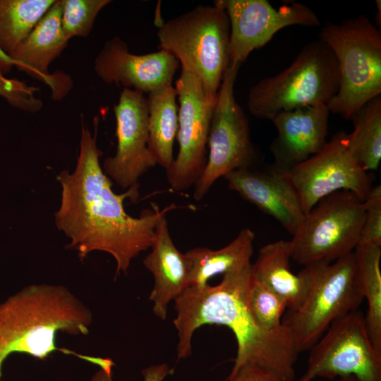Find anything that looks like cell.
<instances>
[{
    "label": "cell",
    "instance_id": "obj_27",
    "mask_svg": "<svg viewBox=\"0 0 381 381\" xmlns=\"http://www.w3.org/2000/svg\"><path fill=\"white\" fill-rule=\"evenodd\" d=\"M249 302L258 322L266 329L279 327L287 308L285 301L266 285L253 277L249 287Z\"/></svg>",
    "mask_w": 381,
    "mask_h": 381
},
{
    "label": "cell",
    "instance_id": "obj_6",
    "mask_svg": "<svg viewBox=\"0 0 381 381\" xmlns=\"http://www.w3.org/2000/svg\"><path fill=\"white\" fill-rule=\"evenodd\" d=\"M320 39L333 52L340 82L327 105L329 111L351 119L362 106L381 95V33L365 15L340 23H327Z\"/></svg>",
    "mask_w": 381,
    "mask_h": 381
},
{
    "label": "cell",
    "instance_id": "obj_33",
    "mask_svg": "<svg viewBox=\"0 0 381 381\" xmlns=\"http://www.w3.org/2000/svg\"><path fill=\"white\" fill-rule=\"evenodd\" d=\"M377 13H376V23L377 28L380 27L381 25V1L380 0H376Z\"/></svg>",
    "mask_w": 381,
    "mask_h": 381
},
{
    "label": "cell",
    "instance_id": "obj_16",
    "mask_svg": "<svg viewBox=\"0 0 381 381\" xmlns=\"http://www.w3.org/2000/svg\"><path fill=\"white\" fill-rule=\"evenodd\" d=\"M223 178L231 190L275 219L291 235L294 234L305 214L287 171L271 164L262 169L235 170Z\"/></svg>",
    "mask_w": 381,
    "mask_h": 381
},
{
    "label": "cell",
    "instance_id": "obj_29",
    "mask_svg": "<svg viewBox=\"0 0 381 381\" xmlns=\"http://www.w3.org/2000/svg\"><path fill=\"white\" fill-rule=\"evenodd\" d=\"M364 219L359 244L381 247V186H373L363 201Z\"/></svg>",
    "mask_w": 381,
    "mask_h": 381
},
{
    "label": "cell",
    "instance_id": "obj_23",
    "mask_svg": "<svg viewBox=\"0 0 381 381\" xmlns=\"http://www.w3.org/2000/svg\"><path fill=\"white\" fill-rule=\"evenodd\" d=\"M354 252L363 299L368 303L364 315L367 332L373 346L381 353V247L359 244Z\"/></svg>",
    "mask_w": 381,
    "mask_h": 381
},
{
    "label": "cell",
    "instance_id": "obj_9",
    "mask_svg": "<svg viewBox=\"0 0 381 381\" xmlns=\"http://www.w3.org/2000/svg\"><path fill=\"white\" fill-rule=\"evenodd\" d=\"M240 64H229L217 92L209 132V155L195 183L193 198L201 200L215 181L226 174L257 167L261 154L253 144L248 119L234 96Z\"/></svg>",
    "mask_w": 381,
    "mask_h": 381
},
{
    "label": "cell",
    "instance_id": "obj_12",
    "mask_svg": "<svg viewBox=\"0 0 381 381\" xmlns=\"http://www.w3.org/2000/svg\"><path fill=\"white\" fill-rule=\"evenodd\" d=\"M347 134L337 132L320 152L287 171L304 214L337 191H350L363 202L373 187L370 174L348 148Z\"/></svg>",
    "mask_w": 381,
    "mask_h": 381
},
{
    "label": "cell",
    "instance_id": "obj_19",
    "mask_svg": "<svg viewBox=\"0 0 381 381\" xmlns=\"http://www.w3.org/2000/svg\"><path fill=\"white\" fill-rule=\"evenodd\" d=\"M176 207H165L155 229L152 251L143 260L144 266L152 274L154 286L149 299L153 303L155 315L162 320L167 318V306L190 284L191 262L186 253L180 252L170 236L167 212Z\"/></svg>",
    "mask_w": 381,
    "mask_h": 381
},
{
    "label": "cell",
    "instance_id": "obj_18",
    "mask_svg": "<svg viewBox=\"0 0 381 381\" xmlns=\"http://www.w3.org/2000/svg\"><path fill=\"white\" fill-rule=\"evenodd\" d=\"M329 110L327 105L281 111L270 121L277 136L270 150L279 169L288 171L320 152L327 143Z\"/></svg>",
    "mask_w": 381,
    "mask_h": 381
},
{
    "label": "cell",
    "instance_id": "obj_3",
    "mask_svg": "<svg viewBox=\"0 0 381 381\" xmlns=\"http://www.w3.org/2000/svg\"><path fill=\"white\" fill-rule=\"evenodd\" d=\"M92 315L66 287L47 284L23 287L0 303V379L13 353L39 359L62 351L99 366L102 358L78 354L56 346V334H87Z\"/></svg>",
    "mask_w": 381,
    "mask_h": 381
},
{
    "label": "cell",
    "instance_id": "obj_2",
    "mask_svg": "<svg viewBox=\"0 0 381 381\" xmlns=\"http://www.w3.org/2000/svg\"><path fill=\"white\" fill-rule=\"evenodd\" d=\"M252 263L247 262L223 274L219 284L188 286L175 300L178 360L192 353V337L204 325L227 327L234 333L237 351L228 379L246 365L267 370L283 381L295 377L297 351L289 330L282 324L268 330L255 319L249 302Z\"/></svg>",
    "mask_w": 381,
    "mask_h": 381
},
{
    "label": "cell",
    "instance_id": "obj_14",
    "mask_svg": "<svg viewBox=\"0 0 381 381\" xmlns=\"http://www.w3.org/2000/svg\"><path fill=\"white\" fill-rule=\"evenodd\" d=\"M114 112L116 150L105 159L102 169L111 180L128 189L138 185L140 178L157 164L147 147V97L140 92L123 88Z\"/></svg>",
    "mask_w": 381,
    "mask_h": 381
},
{
    "label": "cell",
    "instance_id": "obj_17",
    "mask_svg": "<svg viewBox=\"0 0 381 381\" xmlns=\"http://www.w3.org/2000/svg\"><path fill=\"white\" fill-rule=\"evenodd\" d=\"M62 8V0H56L28 37L8 55L19 70L47 85L54 100L64 97L73 84L68 75L49 71L51 63L68 42L61 26Z\"/></svg>",
    "mask_w": 381,
    "mask_h": 381
},
{
    "label": "cell",
    "instance_id": "obj_15",
    "mask_svg": "<svg viewBox=\"0 0 381 381\" xmlns=\"http://www.w3.org/2000/svg\"><path fill=\"white\" fill-rule=\"evenodd\" d=\"M179 64L178 59L164 49L141 55L131 53L126 42L114 36L96 56L94 69L105 83L148 94L172 83Z\"/></svg>",
    "mask_w": 381,
    "mask_h": 381
},
{
    "label": "cell",
    "instance_id": "obj_34",
    "mask_svg": "<svg viewBox=\"0 0 381 381\" xmlns=\"http://www.w3.org/2000/svg\"><path fill=\"white\" fill-rule=\"evenodd\" d=\"M337 381H356V380L353 376H346L339 377Z\"/></svg>",
    "mask_w": 381,
    "mask_h": 381
},
{
    "label": "cell",
    "instance_id": "obj_24",
    "mask_svg": "<svg viewBox=\"0 0 381 381\" xmlns=\"http://www.w3.org/2000/svg\"><path fill=\"white\" fill-rule=\"evenodd\" d=\"M351 120L353 131L347 134L350 152L367 171L377 170L381 160V95L366 102Z\"/></svg>",
    "mask_w": 381,
    "mask_h": 381
},
{
    "label": "cell",
    "instance_id": "obj_21",
    "mask_svg": "<svg viewBox=\"0 0 381 381\" xmlns=\"http://www.w3.org/2000/svg\"><path fill=\"white\" fill-rule=\"evenodd\" d=\"M177 92L172 83L148 93L147 147L157 164L168 169L174 158V143L178 131Z\"/></svg>",
    "mask_w": 381,
    "mask_h": 381
},
{
    "label": "cell",
    "instance_id": "obj_4",
    "mask_svg": "<svg viewBox=\"0 0 381 381\" xmlns=\"http://www.w3.org/2000/svg\"><path fill=\"white\" fill-rule=\"evenodd\" d=\"M339 82L335 56L319 38L305 45L289 67L252 86L248 108L254 117L270 120L281 111L327 105Z\"/></svg>",
    "mask_w": 381,
    "mask_h": 381
},
{
    "label": "cell",
    "instance_id": "obj_32",
    "mask_svg": "<svg viewBox=\"0 0 381 381\" xmlns=\"http://www.w3.org/2000/svg\"><path fill=\"white\" fill-rule=\"evenodd\" d=\"M16 66V62L0 48V71L5 75Z\"/></svg>",
    "mask_w": 381,
    "mask_h": 381
},
{
    "label": "cell",
    "instance_id": "obj_8",
    "mask_svg": "<svg viewBox=\"0 0 381 381\" xmlns=\"http://www.w3.org/2000/svg\"><path fill=\"white\" fill-rule=\"evenodd\" d=\"M363 202L341 190L321 199L304 217L289 242L291 259L304 266L332 262L358 245Z\"/></svg>",
    "mask_w": 381,
    "mask_h": 381
},
{
    "label": "cell",
    "instance_id": "obj_1",
    "mask_svg": "<svg viewBox=\"0 0 381 381\" xmlns=\"http://www.w3.org/2000/svg\"><path fill=\"white\" fill-rule=\"evenodd\" d=\"M95 133L81 127L79 153L74 170H64L57 179L61 186V202L54 213L57 229L71 241L68 247L78 252L83 260L93 251L111 255L116 265L115 276L126 274L131 261L151 247L155 229L163 212L158 205L143 210L133 217L125 210L124 201H136V185L117 194L113 182L104 172Z\"/></svg>",
    "mask_w": 381,
    "mask_h": 381
},
{
    "label": "cell",
    "instance_id": "obj_26",
    "mask_svg": "<svg viewBox=\"0 0 381 381\" xmlns=\"http://www.w3.org/2000/svg\"><path fill=\"white\" fill-rule=\"evenodd\" d=\"M110 0H62L61 26L67 40L87 37L99 13Z\"/></svg>",
    "mask_w": 381,
    "mask_h": 381
},
{
    "label": "cell",
    "instance_id": "obj_31",
    "mask_svg": "<svg viewBox=\"0 0 381 381\" xmlns=\"http://www.w3.org/2000/svg\"><path fill=\"white\" fill-rule=\"evenodd\" d=\"M228 381H283L267 370L255 365H246Z\"/></svg>",
    "mask_w": 381,
    "mask_h": 381
},
{
    "label": "cell",
    "instance_id": "obj_22",
    "mask_svg": "<svg viewBox=\"0 0 381 381\" xmlns=\"http://www.w3.org/2000/svg\"><path fill=\"white\" fill-rule=\"evenodd\" d=\"M255 237L250 228H244L231 242L220 249L197 247L187 251L191 262L189 286H205L210 278L250 262Z\"/></svg>",
    "mask_w": 381,
    "mask_h": 381
},
{
    "label": "cell",
    "instance_id": "obj_13",
    "mask_svg": "<svg viewBox=\"0 0 381 381\" xmlns=\"http://www.w3.org/2000/svg\"><path fill=\"white\" fill-rule=\"evenodd\" d=\"M226 11L230 26L229 64L241 65L255 49L265 46L281 29L291 26L318 27L315 13L293 2L275 8L267 0H217Z\"/></svg>",
    "mask_w": 381,
    "mask_h": 381
},
{
    "label": "cell",
    "instance_id": "obj_5",
    "mask_svg": "<svg viewBox=\"0 0 381 381\" xmlns=\"http://www.w3.org/2000/svg\"><path fill=\"white\" fill-rule=\"evenodd\" d=\"M308 291L302 304L283 316L298 353L308 351L330 325L359 309L363 296L354 250L334 262H315L302 270Z\"/></svg>",
    "mask_w": 381,
    "mask_h": 381
},
{
    "label": "cell",
    "instance_id": "obj_20",
    "mask_svg": "<svg viewBox=\"0 0 381 381\" xmlns=\"http://www.w3.org/2000/svg\"><path fill=\"white\" fill-rule=\"evenodd\" d=\"M289 241L279 240L263 246L252 264L253 277L279 295L289 310L297 309L303 302L308 282L301 270L297 274L290 268Z\"/></svg>",
    "mask_w": 381,
    "mask_h": 381
},
{
    "label": "cell",
    "instance_id": "obj_10",
    "mask_svg": "<svg viewBox=\"0 0 381 381\" xmlns=\"http://www.w3.org/2000/svg\"><path fill=\"white\" fill-rule=\"evenodd\" d=\"M310 351L307 369L298 381L346 376L381 381V353L373 346L359 309L332 322Z\"/></svg>",
    "mask_w": 381,
    "mask_h": 381
},
{
    "label": "cell",
    "instance_id": "obj_28",
    "mask_svg": "<svg viewBox=\"0 0 381 381\" xmlns=\"http://www.w3.org/2000/svg\"><path fill=\"white\" fill-rule=\"evenodd\" d=\"M39 92L38 87L8 78L0 71V96L12 107L30 113L40 111L43 102L38 97Z\"/></svg>",
    "mask_w": 381,
    "mask_h": 381
},
{
    "label": "cell",
    "instance_id": "obj_7",
    "mask_svg": "<svg viewBox=\"0 0 381 381\" xmlns=\"http://www.w3.org/2000/svg\"><path fill=\"white\" fill-rule=\"evenodd\" d=\"M161 49L171 52L201 81L206 92L217 97L229 65L230 26L224 8L199 5L168 20L158 28Z\"/></svg>",
    "mask_w": 381,
    "mask_h": 381
},
{
    "label": "cell",
    "instance_id": "obj_25",
    "mask_svg": "<svg viewBox=\"0 0 381 381\" xmlns=\"http://www.w3.org/2000/svg\"><path fill=\"white\" fill-rule=\"evenodd\" d=\"M56 0H0V48L9 55Z\"/></svg>",
    "mask_w": 381,
    "mask_h": 381
},
{
    "label": "cell",
    "instance_id": "obj_11",
    "mask_svg": "<svg viewBox=\"0 0 381 381\" xmlns=\"http://www.w3.org/2000/svg\"><path fill=\"white\" fill-rule=\"evenodd\" d=\"M175 88L179 103V152L166 172L170 187L181 192L194 186L205 167L207 145L217 97L210 95L198 78L183 67Z\"/></svg>",
    "mask_w": 381,
    "mask_h": 381
},
{
    "label": "cell",
    "instance_id": "obj_30",
    "mask_svg": "<svg viewBox=\"0 0 381 381\" xmlns=\"http://www.w3.org/2000/svg\"><path fill=\"white\" fill-rule=\"evenodd\" d=\"M172 373L173 370L166 363L152 365L141 370L143 381H164ZM90 381H113V371L108 372L99 368Z\"/></svg>",
    "mask_w": 381,
    "mask_h": 381
}]
</instances>
